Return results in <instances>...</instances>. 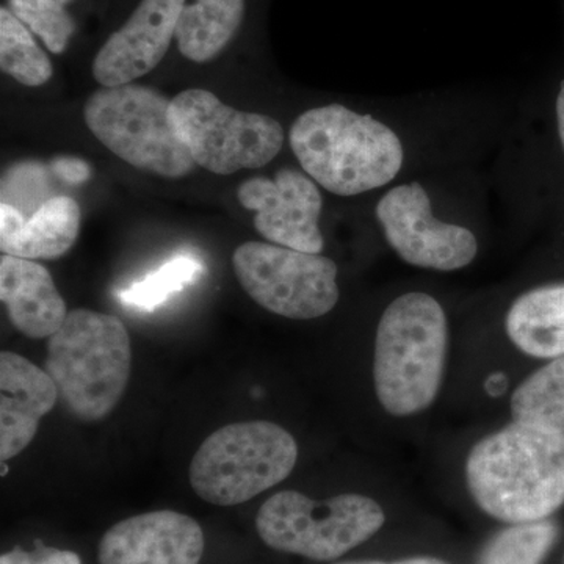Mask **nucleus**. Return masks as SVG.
I'll list each match as a JSON object with an SVG mask.
<instances>
[{"label":"nucleus","instance_id":"nucleus-1","mask_svg":"<svg viewBox=\"0 0 564 564\" xmlns=\"http://www.w3.org/2000/svg\"><path fill=\"white\" fill-rule=\"evenodd\" d=\"M466 480L478 507L510 524L545 521L564 503V433L511 423L470 451Z\"/></svg>","mask_w":564,"mask_h":564},{"label":"nucleus","instance_id":"nucleus-2","mask_svg":"<svg viewBox=\"0 0 564 564\" xmlns=\"http://www.w3.org/2000/svg\"><path fill=\"white\" fill-rule=\"evenodd\" d=\"M291 147L304 172L339 196L383 187L403 165L402 141L391 128L339 104L300 115Z\"/></svg>","mask_w":564,"mask_h":564},{"label":"nucleus","instance_id":"nucleus-3","mask_svg":"<svg viewBox=\"0 0 564 564\" xmlns=\"http://www.w3.org/2000/svg\"><path fill=\"white\" fill-rule=\"evenodd\" d=\"M448 329L443 306L413 292L389 304L375 339L373 381L381 406L406 417L426 410L443 384Z\"/></svg>","mask_w":564,"mask_h":564},{"label":"nucleus","instance_id":"nucleus-4","mask_svg":"<svg viewBox=\"0 0 564 564\" xmlns=\"http://www.w3.org/2000/svg\"><path fill=\"white\" fill-rule=\"evenodd\" d=\"M131 369V337L124 323L111 314L70 311L47 343L44 370L80 421H101L117 408Z\"/></svg>","mask_w":564,"mask_h":564},{"label":"nucleus","instance_id":"nucleus-5","mask_svg":"<svg viewBox=\"0 0 564 564\" xmlns=\"http://www.w3.org/2000/svg\"><path fill=\"white\" fill-rule=\"evenodd\" d=\"M296 459L295 437L276 423H231L212 433L193 456L191 485L206 502L234 507L280 485Z\"/></svg>","mask_w":564,"mask_h":564},{"label":"nucleus","instance_id":"nucleus-6","mask_svg":"<svg viewBox=\"0 0 564 564\" xmlns=\"http://www.w3.org/2000/svg\"><path fill=\"white\" fill-rule=\"evenodd\" d=\"M84 120L107 150L135 166L181 180L195 169L172 120V101L144 85L101 88L84 107Z\"/></svg>","mask_w":564,"mask_h":564},{"label":"nucleus","instance_id":"nucleus-7","mask_svg":"<svg viewBox=\"0 0 564 564\" xmlns=\"http://www.w3.org/2000/svg\"><path fill=\"white\" fill-rule=\"evenodd\" d=\"M380 505L359 494L310 499L281 491L259 508L256 529L274 551L329 562L366 543L384 524Z\"/></svg>","mask_w":564,"mask_h":564},{"label":"nucleus","instance_id":"nucleus-8","mask_svg":"<svg viewBox=\"0 0 564 564\" xmlns=\"http://www.w3.org/2000/svg\"><path fill=\"white\" fill-rule=\"evenodd\" d=\"M172 120L196 165L221 176L265 166L284 143L272 117L232 109L202 88L174 96Z\"/></svg>","mask_w":564,"mask_h":564},{"label":"nucleus","instance_id":"nucleus-9","mask_svg":"<svg viewBox=\"0 0 564 564\" xmlns=\"http://www.w3.org/2000/svg\"><path fill=\"white\" fill-rule=\"evenodd\" d=\"M232 269L243 291L281 317L313 321L339 302L337 267L325 256L247 242L234 251Z\"/></svg>","mask_w":564,"mask_h":564},{"label":"nucleus","instance_id":"nucleus-10","mask_svg":"<svg viewBox=\"0 0 564 564\" xmlns=\"http://www.w3.org/2000/svg\"><path fill=\"white\" fill-rule=\"evenodd\" d=\"M377 217L389 245L411 265L454 272L477 256L474 234L434 218L429 195L417 182L386 193L378 203Z\"/></svg>","mask_w":564,"mask_h":564},{"label":"nucleus","instance_id":"nucleus-11","mask_svg":"<svg viewBox=\"0 0 564 564\" xmlns=\"http://www.w3.org/2000/svg\"><path fill=\"white\" fill-rule=\"evenodd\" d=\"M245 209L254 212V228L263 239L280 247L321 254L318 228L322 195L306 174L284 169L274 180L252 177L237 192Z\"/></svg>","mask_w":564,"mask_h":564},{"label":"nucleus","instance_id":"nucleus-12","mask_svg":"<svg viewBox=\"0 0 564 564\" xmlns=\"http://www.w3.org/2000/svg\"><path fill=\"white\" fill-rule=\"evenodd\" d=\"M185 0H141L120 31L93 61V77L104 88L121 87L151 73L165 57Z\"/></svg>","mask_w":564,"mask_h":564},{"label":"nucleus","instance_id":"nucleus-13","mask_svg":"<svg viewBox=\"0 0 564 564\" xmlns=\"http://www.w3.org/2000/svg\"><path fill=\"white\" fill-rule=\"evenodd\" d=\"M202 525L191 516L162 510L137 514L104 533L99 564H199Z\"/></svg>","mask_w":564,"mask_h":564},{"label":"nucleus","instance_id":"nucleus-14","mask_svg":"<svg viewBox=\"0 0 564 564\" xmlns=\"http://www.w3.org/2000/svg\"><path fill=\"white\" fill-rule=\"evenodd\" d=\"M58 389L44 369L13 351L0 355V458L31 445L41 419L54 410Z\"/></svg>","mask_w":564,"mask_h":564},{"label":"nucleus","instance_id":"nucleus-15","mask_svg":"<svg viewBox=\"0 0 564 564\" xmlns=\"http://www.w3.org/2000/svg\"><path fill=\"white\" fill-rule=\"evenodd\" d=\"M0 300L9 310L11 325L31 339H50L68 317L50 270L31 259L2 256Z\"/></svg>","mask_w":564,"mask_h":564},{"label":"nucleus","instance_id":"nucleus-16","mask_svg":"<svg viewBox=\"0 0 564 564\" xmlns=\"http://www.w3.org/2000/svg\"><path fill=\"white\" fill-rule=\"evenodd\" d=\"M79 204L54 196L25 217L11 204H0V250L17 258L57 259L76 243L80 232Z\"/></svg>","mask_w":564,"mask_h":564},{"label":"nucleus","instance_id":"nucleus-17","mask_svg":"<svg viewBox=\"0 0 564 564\" xmlns=\"http://www.w3.org/2000/svg\"><path fill=\"white\" fill-rule=\"evenodd\" d=\"M511 343L533 358L564 355V282L544 285L519 296L507 314Z\"/></svg>","mask_w":564,"mask_h":564},{"label":"nucleus","instance_id":"nucleus-18","mask_svg":"<svg viewBox=\"0 0 564 564\" xmlns=\"http://www.w3.org/2000/svg\"><path fill=\"white\" fill-rule=\"evenodd\" d=\"M245 18V0H185L177 22V50L195 63L210 62L234 39Z\"/></svg>","mask_w":564,"mask_h":564},{"label":"nucleus","instance_id":"nucleus-19","mask_svg":"<svg viewBox=\"0 0 564 564\" xmlns=\"http://www.w3.org/2000/svg\"><path fill=\"white\" fill-rule=\"evenodd\" d=\"M511 413L516 423L564 433V355L545 364L516 389Z\"/></svg>","mask_w":564,"mask_h":564},{"label":"nucleus","instance_id":"nucleus-20","mask_svg":"<svg viewBox=\"0 0 564 564\" xmlns=\"http://www.w3.org/2000/svg\"><path fill=\"white\" fill-rule=\"evenodd\" d=\"M0 68L24 87H41L54 74L31 29L7 7L0 9Z\"/></svg>","mask_w":564,"mask_h":564},{"label":"nucleus","instance_id":"nucleus-21","mask_svg":"<svg viewBox=\"0 0 564 564\" xmlns=\"http://www.w3.org/2000/svg\"><path fill=\"white\" fill-rule=\"evenodd\" d=\"M204 274V265L192 256H177L163 263L144 280L133 282L128 289L118 292V299L126 306L137 310L154 311L162 306L173 293L182 291L185 285L195 284Z\"/></svg>","mask_w":564,"mask_h":564},{"label":"nucleus","instance_id":"nucleus-22","mask_svg":"<svg viewBox=\"0 0 564 564\" xmlns=\"http://www.w3.org/2000/svg\"><path fill=\"white\" fill-rule=\"evenodd\" d=\"M554 522L514 524L492 538L480 564H541L556 540Z\"/></svg>","mask_w":564,"mask_h":564},{"label":"nucleus","instance_id":"nucleus-23","mask_svg":"<svg viewBox=\"0 0 564 564\" xmlns=\"http://www.w3.org/2000/svg\"><path fill=\"white\" fill-rule=\"evenodd\" d=\"M70 0H9V9L40 36L47 50L62 54L74 33V21L66 10Z\"/></svg>","mask_w":564,"mask_h":564},{"label":"nucleus","instance_id":"nucleus-24","mask_svg":"<svg viewBox=\"0 0 564 564\" xmlns=\"http://www.w3.org/2000/svg\"><path fill=\"white\" fill-rule=\"evenodd\" d=\"M0 564H82L79 555L61 549L36 544V551L25 552L17 547L0 556Z\"/></svg>","mask_w":564,"mask_h":564},{"label":"nucleus","instance_id":"nucleus-25","mask_svg":"<svg viewBox=\"0 0 564 564\" xmlns=\"http://www.w3.org/2000/svg\"><path fill=\"white\" fill-rule=\"evenodd\" d=\"M52 172L68 184L80 185L91 177V169L87 162L77 158H57L52 161Z\"/></svg>","mask_w":564,"mask_h":564},{"label":"nucleus","instance_id":"nucleus-26","mask_svg":"<svg viewBox=\"0 0 564 564\" xmlns=\"http://www.w3.org/2000/svg\"><path fill=\"white\" fill-rule=\"evenodd\" d=\"M339 564H448L443 560L430 558V556H417V558L403 560L399 563H381V562H348Z\"/></svg>","mask_w":564,"mask_h":564},{"label":"nucleus","instance_id":"nucleus-27","mask_svg":"<svg viewBox=\"0 0 564 564\" xmlns=\"http://www.w3.org/2000/svg\"><path fill=\"white\" fill-rule=\"evenodd\" d=\"M556 118H558V132L564 148V80L560 88L558 99H556Z\"/></svg>","mask_w":564,"mask_h":564},{"label":"nucleus","instance_id":"nucleus-28","mask_svg":"<svg viewBox=\"0 0 564 564\" xmlns=\"http://www.w3.org/2000/svg\"><path fill=\"white\" fill-rule=\"evenodd\" d=\"M486 391L491 395H500L505 391V377L503 375H492L488 381H486Z\"/></svg>","mask_w":564,"mask_h":564},{"label":"nucleus","instance_id":"nucleus-29","mask_svg":"<svg viewBox=\"0 0 564 564\" xmlns=\"http://www.w3.org/2000/svg\"><path fill=\"white\" fill-rule=\"evenodd\" d=\"M2 463V477H6V473H9V467L6 466V462Z\"/></svg>","mask_w":564,"mask_h":564}]
</instances>
